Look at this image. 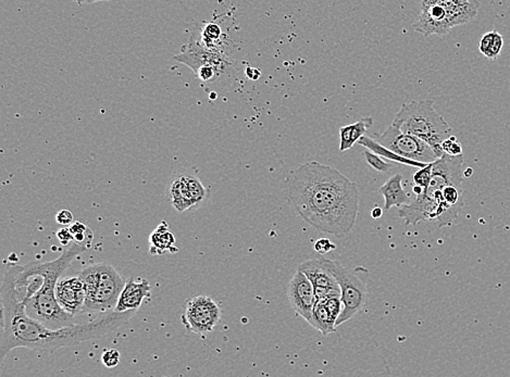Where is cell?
Instances as JSON below:
<instances>
[{
	"instance_id": "cell-20",
	"label": "cell",
	"mask_w": 510,
	"mask_h": 377,
	"mask_svg": "<svg viewBox=\"0 0 510 377\" xmlns=\"http://www.w3.org/2000/svg\"><path fill=\"white\" fill-rule=\"evenodd\" d=\"M357 143H359L360 146L366 147L369 150L373 151L375 154L379 155V156L384 158L385 160H391V161L398 162V164H405V166H414V168H421L427 166V164L415 161V160H409V159H406L404 157L400 156V155L395 154L390 149L385 148L384 146H382L377 139H372V137H369L367 135L362 136Z\"/></svg>"
},
{
	"instance_id": "cell-25",
	"label": "cell",
	"mask_w": 510,
	"mask_h": 377,
	"mask_svg": "<svg viewBox=\"0 0 510 377\" xmlns=\"http://www.w3.org/2000/svg\"><path fill=\"white\" fill-rule=\"evenodd\" d=\"M364 159H366L367 164H369L373 170L380 172V173H387V172H390L393 168L392 164H387L386 161L383 160L382 157L375 154L373 151L369 150V149L364 151Z\"/></svg>"
},
{
	"instance_id": "cell-30",
	"label": "cell",
	"mask_w": 510,
	"mask_h": 377,
	"mask_svg": "<svg viewBox=\"0 0 510 377\" xmlns=\"http://www.w3.org/2000/svg\"><path fill=\"white\" fill-rule=\"evenodd\" d=\"M56 221L61 225H71L73 223V214L69 210H60L56 216Z\"/></svg>"
},
{
	"instance_id": "cell-32",
	"label": "cell",
	"mask_w": 510,
	"mask_h": 377,
	"mask_svg": "<svg viewBox=\"0 0 510 377\" xmlns=\"http://www.w3.org/2000/svg\"><path fill=\"white\" fill-rule=\"evenodd\" d=\"M258 70L250 68V67H248V68L246 69V76H248L249 78H252V80H257L258 76H260V73H258Z\"/></svg>"
},
{
	"instance_id": "cell-6",
	"label": "cell",
	"mask_w": 510,
	"mask_h": 377,
	"mask_svg": "<svg viewBox=\"0 0 510 377\" xmlns=\"http://www.w3.org/2000/svg\"><path fill=\"white\" fill-rule=\"evenodd\" d=\"M479 7L475 0H423L414 26L425 36L446 35L456 26L477 18Z\"/></svg>"
},
{
	"instance_id": "cell-17",
	"label": "cell",
	"mask_w": 510,
	"mask_h": 377,
	"mask_svg": "<svg viewBox=\"0 0 510 377\" xmlns=\"http://www.w3.org/2000/svg\"><path fill=\"white\" fill-rule=\"evenodd\" d=\"M379 193L384 198L385 211H390L393 207L400 208L407 206L412 200L402 187V176L400 174H395L387 179L382 186L380 187Z\"/></svg>"
},
{
	"instance_id": "cell-1",
	"label": "cell",
	"mask_w": 510,
	"mask_h": 377,
	"mask_svg": "<svg viewBox=\"0 0 510 377\" xmlns=\"http://www.w3.org/2000/svg\"><path fill=\"white\" fill-rule=\"evenodd\" d=\"M287 198L303 220L327 234H348L359 214V191L337 168L308 161L287 177Z\"/></svg>"
},
{
	"instance_id": "cell-31",
	"label": "cell",
	"mask_w": 510,
	"mask_h": 377,
	"mask_svg": "<svg viewBox=\"0 0 510 377\" xmlns=\"http://www.w3.org/2000/svg\"><path fill=\"white\" fill-rule=\"evenodd\" d=\"M57 237L60 240L61 245L63 246H68L71 242H73V236L71 234L70 229L69 227H65V229H59L57 233Z\"/></svg>"
},
{
	"instance_id": "cell-18",
	"label": "cell",
	"mask_w": 510,
	"mask_h": 377,
	"mask_svg": "<svg viewBox=\"0 0 510 377\" xmlns=\"http://www.w3.org/2000/svg\"><path fill=\"white\" fill-rule=\"evenodd\" d=\"M166 252L176 254L179 249L176 247V237L169 229L168 223L162 221L149 236V254L161 256Z\"/></svg>"
},
{
	"instance_id": "cell-10",
	"label": "cell",
	"mask_w": 510,
	"mask_h": 377,
	"mask_svg": "<svg viewBox=\"0 0 510 377\" xmlns=\"http://www.w3.org/2000/svg\"><path fill=\"white\" fill-rule=\"evenodd\" d=\"M221 319V309L209 296H196L185 304L182 323L189 332L207 335L214 330Z\"/></svg>"
},
{
	"instance_id": "cell-22",
	"label": "cell",
	"mask_w": 510,
	"mask_h": 377,
	"mask_svg": "<svg viewBox=\"0 0 510 377\" xmlns=\"http://www.w3.org/2000/svg\"><path fill=\"white\" fill-rule=\"evenodd\" d=\"M166 195L169 202L176 211H189L185 196H184L183 189H182L181 179H180L178 172L172 175L171 179L169 182Z\"/></svg>"
},
{
	"instance_id": "cell-5",
	"label": "cell",
	"mask_w": 510,
	"mask_h": 377,
	"mask_svg": "<svg viewBox=\"0 0 510 377\" xmlns=\"http://www.w3.org/2000/svg\"><path fill=\"white\" fill-rule=\"evenodd\" d=\"M393 125L429 143L437 156L444 155L442 143L452 135V128L434 109V101L412 100L400 107Z\"/></svg>"
},
{
	"instance_id": "cell-14",
	"label": "cell",
	"mask_w": 510,
	"mask_h": 377,
	"mask_svg": "<svg viewBox=\"0 0 510 377\" xmlns=\"http://www.w3.org/2000/svg\"><path fill=\"white\" fill-rule=\"evenodd\" d=\"M59 304L73 317L83 313L85 304V288L80 275L59 279L56 287Z\"/></svg>"
},
{
	"instance_id": "cell-2",
	"label": "cell",
	"mask_w": 510,
	"mask_h": 377,
	"mask_svg": "<svg viewBox=\"0 0 510 377\" xmlns=\"http://www.w3.org/2000/svg\"><path fill=\"white\" fill-rule=\"evenodd\" d=\"M3 334L0 360L17 348H28L42 352H55L86 340H99L126 324L137 310L111 311L92 322L74 324L61 328H51L26 315L24 304L15 294L12 279L6 273L1 286Z\"/></svg>"
},
{
	"instance_id": "cell-12",
	"label": "cell",
	"mask_w": 510,
	"mask_h": 377,
	"mask_svg": "<svg viewBox=\"0 0 510 377\" xmlns=\"http://www.w3.org/2000/svg\"><path fill=\"white\" fill-rule=\"evenodd\" d=\"M297 270L302 271L312 282L318 299L329 296L341 297V288L334 275L325 267L321 258L317 260H307L299 264Z\"/></svg>"
},
{
	"instance_id": "cell-28",
	"label": "cell",
	"mask_w": 510,
	"mask_h": 377,
	"mask_svg": "<svg viewBox=\"0 0 510 377\" xmlns=\"http://www.w3.org/2000/svg\"><path fill=\"white\" fill-rule=\"evenodd\" d=\"M101 362L108 369H113L120 363V352L117 349H108L103 352Z\"/></svg>"
},
{
	"instance_id": "cell-24",
	"label": "cell",
	"mask_w": 510,
	"mask_h": 377,
	"mask_svg": "<svg viewBox=\"0 0 510 377\" xmlns=\"http://www.w3.org/2000/svg\"><path fill=\"white\" fill-rule=\"evenodd\" d=\"M69 229H70L71 234L73 236V242L90 248L92 242H93L94 233L87 225L82 223V222H76V223L71 224Z\"/></svg>"
},
{
	"instance_id": "cell-7",
	"label": "cell",
	"mask_w": 510,
	"mask_h": 377,
	"mask_svg": "<svg viewBox=\"0 0 510 377\" xmlns=\"http://www.w3.org/2000/svg\"><path fill=\"white\" fill-rule=\"evenodd\" d=\"M85 288L83 313H108L114 311L126 279L112 265L95 263L78 273Z\"/></svg>"
},
{
	"instance_id": "cell-26",
	"label": "cell",
	"mask_w": 510,
	"mask_h": 377,
	"mask_svg": "<svg viewBox=\"0 0 510 377\" xmlns=\"http://www.w3.org/2000/svg\"><path fill=\"white\" fill-rule=\"evenodd\" d=\"M431 179H432V164H427L423 168H419L412 177V182L418 186L427 188L430 185Z\"/></svg>"
},
{
	"instance_id": "cell-29",
	"label": "cell",
	"mask_w": 510,
	"mask_h": 377,
	"mask_svg": "<svg viewBox=\"0 0 510 377\" xmlns=\"http://www.w3.org/2000/svg\"><path fill=\"white\" fill-rule=\"evenodd\" d=\"M335 248H337L335 244H333V243H332L331 240L328 238L319 239V240H317V242H316V244H314V250H316L318 254H321V256L333 252Z\"/></svg>"
},
{
	"instance_id": "cell-21",
	"label": "cell",
	"mask_w": 510,
	"mask_h": 377,
	"mask_svg": "<svg viewBox=\"0 0 510 377\" xmlns=\"http://www.w3.org/2000/svg\"><path fill=\"white\" fill-rule=\"evenodd\" d=\"M503 46V36L500 35L498 30H490L481 37L479 49L485 58L495 60L500 57Z\"/></svg>"
},
{
	"instance_id": "cell-4",
	"label": "cell",
	"mask_w": 510,
	"mask_h": 377,
	"mask_svg": "<svg viewBox=\"0 0 510 377\" xmlns=\"http://www.w3.org/2000/svg\"><path fill=\"white\" fill-rule=\"evenodd\" d=\"M87 249V247L72 242L68 249L53 261L28 263L32 271L43 275V283L37 292L23 300L26 315L51 328H61L76 324L74 317L59 304L56 296V287L63 272L70 267L73 260Z\"/></svg>"
},
{
	"instance_id": "cell-27",
	"label": "cell",
	"mask_w": 510,
	"mask_h": 377,
	"mask_svg": "<svg viewBox=\"0 0 510 377\" xmlns=\"http://www.w3.org/2000/svg\"><path fill=\"white\" fill-rule=\"evenodd\" d=\"M443 152L450 156H460L463 155V147L458 141L457 137L450 135L448 139H445L442 143Z\"/></svg>"
},
{
	"instance_id": "cell-8",
	"label": "cell",
	"mask_w": 510,
	"mask_h": 377,
	"mask_svg": "<svg viewBox=\"0 0 510 377\" xmlns=\"http://www.w3.org/2000/svg\"><path fill=\"white\" fill-rule=\"evenodd\" d=\"M322 262L334 275L341 288V300L343 309L337 319V326H341L357 315L367 304L368 270L356 268L355 270L343 267L337 261L321 258Z\"/></svg>"
},
{
	"instance_id": "cell-19",
	"label": "cell",
	"mask_w": 510,
	"mask_h": 377,
	"mask_svg": "<svg viewBox=\"0 0 510 377\" xmlns=\"http://www.w3.org/2000/svg\"><path fill=\"white\" fill-rule=\"evenodd\" d=\"M372 124L373 119L368 116L339 128V151L344 152L348 149H352L355 143H357L362 136L367 134L368 128H371Z\"/></svg>"
},
{
	"instance_id": "cell-16",
	"label": "cell",
	"mask_w": 510,
	"mask_h": 377,
	"mask_svg": "<svg viewBox=\"0 0 510 377\" xmlns=\"http://www.w3.org/2000/svg\"><path fill=\"white\" fill-rule=\"evenodd\" d=\"M181 179L182 189L189 210L199 209L210 197V189L204 186L195 174L187 170L178 172Z\"/></svg>"
},
{
	"instance_id": "cell-23",
	"label": "cell",
	"mask_w": 510,
	"mask_h": 377,
	"mask_svg": "<svg viewBox=\"0 0 510 377\" xmlns=\"http://www.w3.org/2000/svg\"><path fill=\"white\" fill-rule=\"evenodd\" d=\"M220 37H221V28L218 24H216V23H205V26L201 28L199 40L196 41V43L204 46L205 48L210 49V51H216Z\"/></svg>"
},
{
	"instance_id": "cell-3",
	"label": "cell",
	"mask_w": 510,
	"mask_h": 377,
	"mask_svg": "<svg viewBox=\"0 0 510 377\" xmlns=\"http://www.w3.org/2000/svg\"><path fill=\"white\" fill-rule=\"evenodd\" d=\"M464 155L450 156L444 154L432 162V179L430 185L423 194L417 195L407 206L400 207L398 216L404 220L405 225L419 223H434L435 227L450 225L459 216L443 199L442 188L452 182H463Z\"/></svg>"
},
{
	"instance_id": "cell-15",
	"label": "cell",
	"mask_w": 510,
	"mask_h": 377,
	"mask_svg": "<svg viewBox=\"0 0 510 377\" xmlns=\"http://www.w3.org/2000/svg\"><path fill=\"white\" fill-rule=\"evenodd\" d=\"M151 286L145 279H136L130 277L126 279L124 288L119 297L114 311L124 312L130 310H139L144 299L151 296Z\"/></svg>"
},
{
	"instance_id": "cell-13",
	"label": "cell",
	"mask_w": 510,
	"mask_h": 377,
	"mask_svg": "<svg viewBox=\"0 0 510 377\" xmlns=\"http://www.w3.org/2000/svg\"><path fill=\"white\" fill-rule=\"evenodd\" d=\"M343 304L341 297L329 296L318 299L312 310L309 324L314 330L319 331L322 335L332 334L337 332V322L341 312Z\"/></svg>"
},
{
	"instance_id": "cell-11",
	"label": "cell",
	"mask_w": 510,
	"mask_h": 377,
	"mask_svg": "<svg viewBox=\"0 0 510 377\" xmlns=\"http://www.w3.org/2000/svg\"><path fill=\"white\" fill-rule=\"evenodd\" d=\"M287 298L296 315L309 322L314 304L317 302V297L309 279L299 270H297L294 277L289 281Z\"/></svg>"
},
{
	"instance_id": "cell-34",
	"label": "cell",
	"mask_w": 510,
	"mask_h": 377,
	"mask_svg": "<svg viewBox=\"0 0 510 377\" xmlns=\"http://www.w3.org/2000/svg\"><path fill=\"white\" fill-rule=\"evenodd\" d=\"M78 6L91 5V3H99V1H109V0H74Z\"/></svg>"
},
{
	"instance_id": "cell-9",
	"label": "cell",
	"mask_w": 510,
	"mask_h": 377,
	"mask_svg": "<svg viewBox=\"0 0 510 377\" xmlns=\"http://www.w3.org/2000/svg\"><path fill=\"white\" fill-rule=\"evenodd\" d=\"M385 148L404 158L423 164H432L440 158L434 149L423 139L411 134L405 133L400 128L391 124L381 135L375 139Z\"/></svg>"
},
{
	"instance_id": "cell-33",
	"label": "cell",
	"mask_w": 510,
	"mask_h": 377,
	"mask_svg": "<svg viewBox=\"0 0 510 377\" xmlns=\"http://www.w3.org/2000/svg\"><path fill=\"white\" fill-rule=\"evenodd\" d=\"M383 216V210L380 207H375L371 211V216L373 219H380Z\"/></svg>"
}]
</instances>
